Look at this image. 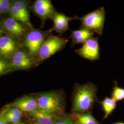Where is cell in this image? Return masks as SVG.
Segmentation results:
<instances>
[{
    "instance_id": "13",
    "label": "cell",
    "mask_w": 124,
    "mask_h": 124,
    "mask_svg": "<svg viewBox=\"0 0 124 124\" xmlns=\"http://www.w3.org/2000/svg\"><path fill=\"white\" fill-rule=\"evenodd\" d=\"M3 25L5 29L9 33L16 37H20L25 31L24 27L13 18H6L4 20Z\"/></svg>"
},
{
    "instance_id": "16",
    "label": "cell",
    "mask_w": 124,
    "mask_h": 124,
    "mask_svg": "<svg viewBox=\"0 0 124 124\" xmlns=\"http://www.w3.org/2000/svg\"><path fill=\"white\" fill-rule=\"evenodd\" d=\"M105 113L104 118L106 119L110 115L116 107V102L112 98L106 97L100 102Z\"/></svg>"
},
{
    "instance_id": "1",
    "label": "cell",
    "mask_w": 124,
    "mask_h": 124,
    "mask_svg": "<svg viewBox=\"0 0 124 124\" xmlns=\"http://www.w3.org/2000/svg\"><path fill=\"white\" fill-rule=\"evenodd\" d=\"M97 86L92 83L75 85L72 94L73 111L79 113L88 111L97 100Z\"/></svg>"
},
{
    "instance_id": "4",
    "label": "cell",
    "mask_w": 124,
    "mask_h": 124,
    "mask_svg": "<svg viewBox=\"0 0 124 124\" xmlns=\"http://www.w3.org/2000/svg\"><path fill=\"white\" fill-rule=\"evenodd\" d=\"M69 40L57 36H49L45 40L37 54L39 62L43 61L63 49Z\"/></svg>"
},
{
    "instance_id": "15",
    "label": "cell",
    "mask_w": 124,
    "mask_h": 124,
    "mask_svg": "<svg viewBox=\"0 0 124 124\" xmlns=\"http://www.w3.org/2000/svg\"><path fill=\"white\" fill-rule=\"evenodd\" d=\"M22 111L18 108L12 107L8 108L2 115L5 120L8 123L17 124L20 122L22 116Z\"/></svg>"
},
{
    "instance_id": "25",
    "label": "cell",
    "mask_w": 124,
    "mask_h": 124,
    "mask_svg": "<svg viewBox=\"0 0 124 124\" xmlns=\"http://www.w3.org/2000/svg\"><path fill=\"white\" fill-rule=\"evenodd\" d=\"M113 124H124V123L123 122H118V123H116Z\"/></svg>"
},
{
    "instance_id": "12",
    "label": "cell",
    "mask_w": 124,
    "mask_h": 124,
    "mask_svg": "<svg viewBox=\"0 0 124 124\" xmlns=\"http://www.w3.org/2000/svg\"><path fill=\"white\" fill-rule=\"evenodd\" d=\"M94 34L93 31L82 28L71 31L70 38L71 39L72 46L84 44L89 39L93 37Z\"/></svg>"
},
{
    "instance_id": "17",
    "label": "cell",
    "mask_w": 124,
    "mask_h": 124,
    "mask_svg": "<svg viewBox=\"0 0 124 124\" xmlns=\"http://www.w3.org/2000/svg\"><path fill=\"white\" fill-rule=\"evenodd\" d=\"M13 5L22 14L23 18L25 20V23L29 26H31V23L30 21V15L28 10L27 5L25 2L21 0H17L14 1Z\"/></svg>"
},
{
    "instance_id": "26",
    "label": "cell",
    "mask_w": 124,
    "mask_h": 124,
    "mask_svg": "<svg viewBox=\"0 0 124 124\" xmlns=\"http://www.w3.org/2000/svg\"><path fill=\"white\" fill-rule=\"evenodd\" d=\"M27 124L26 123H23V122H19V123H18L17 124Z\"/></svg>"
},
{
    "instance_id": "21",
    "label": "cell",
    "mask_w": 124,
    "mask_h": 124,
    "mask_svg": "<svg viewBox=\"0 0 124 124\" xmlns=\"http://www.w3.org/2000/svg\"><path fill=\"white\" fill-rule=\"evenodd\" d=\"M54 124H76L70 118L65 116H57Z\"/></svg>"
},
{
    "instance_id": "2",
    "label": "cell",
    "mask_w": 124,
    "mask_h": 124,
    "mask_svg": "<svg viewBox=\"0 0 124 124\" xmlns=\"http://www.w3.org/2000/svg\"><path fill=\"white\" fill-rule=\"evenodd\" d=\"M39 109L56 115L62 112L64 97L61 92H49L39 94L37 98Z\"/></svg>"
},
{
    "instance_id": "24",
    "label": "cell",
    "mask_w": 124,
    "mask_h": 124,
    "mask_svg": "<svg viewBox=\"0 0 124 124\" xmlns=\"http://www.w3.org/2000/svg\"><path fill=\"white\" fill-rule=\"evenodd\" d=\"M0 124H8V123L5 120L1 115H0Z\"/></svg>"
},
{
    "instance_id": "6",
    "label": "cell",
    "mask_w": 124,
    "mask_h": 124,
    "mask_svg": "<svg viewBox=\"0 0 124 124\" xmlns=\"http://www.w3.org/2000/svg\"><path fill=\"white\" fill-rule=\"evenodd\" d=\"M47 35L46 32L38 30H33L27 34L24 44L30 55L34 56L37 55Z\"/></svg>"
},
{
    "instance_id": "23",
    "label": "cell",
    "mask_w": 124,
    "mask_h": 124,
    "mask_svg": "<svg viewBox=\"0 0 124 124\" xmlns=\"http://www.w3.org/2000/svg\"><path fill=\"white\" fill-rule=\"evenodd\" d=\"M9 64L3 59L0 58V75L3 74L9 69Z\"/></svg>"
},
{
    "instance_id": "27",
    "label": "cell",
    "mask_w": 124,
    "mask_h": 124,
    "mask_svg": "<svg viewBox=\"0 0 124 124\" xmlns=\"http://www.w3.org/2000/svg\"><path fill=\"white\" fill-rule=\"evenodd\" d=\"M1 33H2V31H1V28H0V35H1Z\"/></svg>"
},
{
    "instance_id": "8",
    "label": "cell",
    "mask_w": 124,
    "mask_h": 124,
    "mask_svg": "<svg viewBox=\"0 0 124 124\" xmlns=\"http://www.w3.org/2000/svg\"><path fill=\"white\" fill-rule=\"evenodd\" d=\"M53 20V28L52 31H55L60 34H63L66 31L70 30L69 23L74 19H78V17H69L64 14L56 13L52 18Z\"/></svg>"
},
{
    "instance_id": "19",
    "label": "cell",
    "mask_w": 124,
    "mask_h": 124,
    "mask_svg": "<svg viewBox=\"0 0 124 124\" xmlns=\"http://www.w3.org/2000/svg\"><path fill=\"white\" fill-rule=\"evenodd\" d=\"M115 85L113 87L111 97L116 102H120L124 100V88L119 87L117 83L115 81Z\"/></svg>"
},
{
    "instance_id": "20",
    "label": "cell",
    "mask_w": 124,
    "mask_h": 124,
    "mask_svg": "<svg viewBox=\"0 0 124 124\" xmlns=\"http://www.w3.org/2000/svg\"><path fill=\"white\" fill-rule=\"evenodd\" d=\"M9 13L11 16V18H13L17 21H19L25 23V21L23 18L22 14L20 13L18 9H17L13 5H12L9 9Z\"/></svg>"
},
{
    "instance_id": "7",
    "label": "cell",
    "mask_w": 124,
    "mask_h": 124,
    "mask_svg": "<svg viewBox=\"0 0 124 124\" xmlns=\"http://www.w3.org/2000/svg\"><path fill=\"white\" fill-rule=\"evenodd\" d=\"M33 10L43 23L47 19L52 18L57 13L50 0H36L33 5Z\"/></svg>"
},
{
    "instance_id": "11",
    "label": "cell",
    "mask_w": 124,
    "mask_h": 124,
    "mask_svg": "<svg viewBox=\"0 0 124 124\" xmlns=\"http://www.w3.org/2000/svg\"><path fill=\"white\" fill-rule=\"evenodd\" d=\"M16 49V43L13 38L8 36L0 37V55L4 58H8Z\"/></svg>"
},
{
    "instance_id": "18",
    "label": "cell",
    "mask_w": 124,
    "mask_h": 124,
    "mask_svg": "<svg viewBox=\"0 0 124 124\" xmlns=\"http://www.w3.org/2000/svg\"><path fill=\"white\" fill-rule=\"evenodd\" d=\"M75 116L77 124H99L93 116L89 114H79Z\"/></svg>"
},
{
    "instance_id": "9",
    "label": "cell",
    "mask_w": 124,
    "mask_h": 124,
    "mask_svg": "<svg viewBox=\"0 0 124 124\" xmlns=\"http://www.w3.org/2000/svg\"><path fill=\"white\" fill-rule=\"evenodd\" d=\"M13 107H16L22 112L32 113L39 109L37 98L33 96H26L13 102Z\"/></svg>"
},
{
    "instance_id": "10",
    "label": "cell",
    "mask_w": 124,
    "mask_h": 124,
    "mask_svg": "<svg viewBox=\"0 0 124 124\" xmlns=\"http://www.w3.org/2000/svg\"><path fill=\"white\" fill-rule=\"evenodd\" d=\"M32 65L31 59L25 52L19 51L13 54L11 66L16 69H28Z\"/></svg>"
},
{
    "instance_id": "22",
    "label": "cell",
    "mask_w": 124,
    "mask_h": 124,
    "mask_svg": "<svg viewBox=\"0 0 124 124\" xmlns=\"http://www.w3.org/2000/svg\"><path fill=\"white\" fill-rule=\"evenodd\" d=\"M12 5L8 0H0V13H5L9 11Z\"/></svg>"
},
{
    "instance_id": "3",
    "label": "cell",
    "mask_w": 124,
    "mask_h": 124,
    "mask_svg": "<svg viewBox=\"0 0 124 124\" xmlns=\"http://www.w3.org/2000/svg\"><path fill=\"white\" fill-rule=\"evenodd\" d=\"M106 11L103 7L85 14L78 19L81 23L80 28L86 29L98 36H102L105 21Z\"/></svg>"
},
{
    "instance_id": "28",
    "label": "cell",
    "mask_w": 124,
    "mask_h": 124,
    "mask_svg": "<svg viewBox=\"0 0 124 124\" xmlns=\"http://www.w3.org/2000/svg\"><path fill=\"white\" fill-rule=\"evenodd\" d=\"M37 124V123H36H36H34V124Z\"/></svg>"
},
{
    "instance_id": "14",
    "label": "cell",
    "mask_w": 124,
    "mask_h": 124,
    "mask_svg": "<svg viewBox=\"0 0 124 124\" xmlns=\"http://www.w3.org/2000/svg\"><path fill=\"white\" fill-rule=\"evenodd\" d=\"M38 124H54L57 116L39 109L31 113Z\"/></svg>"
},
{
    "instance_id": "5",
    "label": "cell",
    "mask_w": 124,
    "mask_h": 124,
    "mask_svg": "<svg viewBox=\"0 0 124 124\" xmlns=\"http://www.w3.org/2000/svg\"><path fill=\"white\" fill-rule=\"evenodd\" d=\"M75 53L81 58L90 61H94L100 59V47L98 37H93L86 41Z\"/></svg>"
}]
</instances>
